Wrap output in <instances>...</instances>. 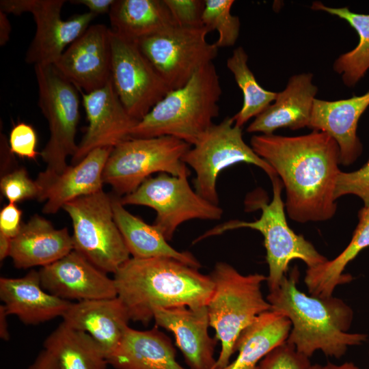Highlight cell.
<instances>
[{
    "label": "cell",
    "mask_w": 369,
    "mask_h": 369,
    "mask_svg": "<svg viewBox=\"0 0 369 369\" xmlns=\"http://www.w3.org/2000/svg\"><path fill=\"white\" fill-rule=\"evenodd\" d=\"M250 144L282 180L285 208L292 220L318 222L334 216L341 170L339 147L330 135L317 131L295 137L254 135Z\"/></svg>",
    "instance_id": "6da1fadb"
},
{
    "label": "cell",
    "mask_w": 369,
    "mask_h": 369,
    "mask_svg": "<svg viewBox=\"0 0 369 369\" xmlns=\"http://www.w3.org/2000/svg\"><path fill=\"white\" fill-rule=\"evenodd\" d=\"M113 280L131 320L144 325L154 320L155 308L207 305L214 292L210 275L169 258H130Z\"/></svg>",
    "instance_id": "7a4b0ae2"
},
{
    "label": "cell",
    "mask_w": 369,
    "mask_h": 369,
    "mask_svg": "<svg viewBox=\"0 0 369 369\" xmlns=\"http://www.w3.org/2000/svg\"><path fill=\"white\" fill-rule=\"evenodd\" d=\"M299 277L295 266L266 297L271 310L291 322L287 343L308 358L320 351L327 357L339 359L349 346L367 340L365 333L348 332L353 311L347 303L333 295L319 297L304 293L297 287Z\"/></svg>",
    "instance_id": "3957f363"
},
{
    "label": "cell",
    "mask_w": 369,
    "mask_h": 369,
    "mask_svg": "<svg viewBox=\"0 0 369 369\" xmlns=\"http://www.w3.org/2000/svg\"><path fill=\"white\" fill-rule=\"evenodd\" d=\"M222 94L213 62L184 86L170 90L133 128L131 137L171 136L193 146L219 115Z\"/></svg>",
    "instance_id": "277c9868"
},
{
    "label": "cell",
    "mask_w": 369,
    "mask_h": 369,
    "mask_svg": "<svg viewBox=\"0 0 369 369\" xmlns=\"http://www.w3.org/2000/svg\"><path fill=\"white\" fill-rule=\"evenodd\" d=\"M209 275L214 292L207 308L210 326L221 343L215 367L220 369L230 362L242 331L259 315L271 310V305L261 290L266 281L264 275H243L232 265L218 262Z\"/></svg>",
    "instance_id": "5b68a950"
},
{
    "label": "cell",
    "mask_w": 369,
    "mask_h": 369,
    "mask_svg": "<svg viewBox=\"0 0 369 369\" xmlns=\"http://www.w3.org/2000/svg\"><path fill=\"white\" fill-rule=\"evenodd\" d=\"M273 198L270 203H259L260 217L251 222L232 220L210 229L196 238L195 243L209 236L238 229L251 228L259 231L264 237L266 260L269 266L266 282L269 291L278 287L288 271L290 262L299 259L308 268L320 265L328 259L320 254L303 236L296 234L288 226L285 215V204L282 199L283 184L277 176L271 180Z\"/></svg>",
    "instance_id": "8992f818"
},
{
    "label": "cell",
    "mask_w": 369,
    "mask_h": 369,
    "mask_svg": "<svg viewBox=\"0 0 369 369\" xmlns=\"http://www.w3.org/2000/svg\"><path fill=\"white\" fill-rule=\"evenodd\" d=\"M191 146L171 136L131 137L111 150L102 173L104 184L122 197L135 191L154 173L189 176L182 157Z\"/></svg>",
    "instance_id": "52a82bcc"
},
{
    "label": "cell",
    "mask_w": 369,
    "mask_h": 369,
    "mask_svg": "<svg viewBox=\"0 0 369 369\" xmlns=\"http://www.w3.org/2000/svg\"><path fill=\"white\" fill-rule=\"evenodd\" d=\"M62 209L72 220L74 250L94 266L114 274L130 258L114 219L111 196L103 190L70 201Z\"/></svg>",
    "instance_id": "ba28073f"
},
{
    "label": "cell",
    "mask_w": 369,
    "mask_h": 369,
    "mask_svg": "<svg viewBox=\"0 0 369 369\" xmlns=\"http://www.w3.org/2000/svg\"><path fill=\"white\" fill-rule=\"evenodd\" d=\"M35 75L38 87V106L46 119L50 137L40 156L46 174L64 172L68 166L66 158L74 156L80 119L77 87L65 78L53 64L36 65Z\"/></svg>",
    "instance_id": "9c48e42d"
},
{
    "label": "cell",
    "mask_w": 369,
    "mask_h": 369,
    "mask_svg": "<svg viewBox=\"0 0 369 369\" xmlns=\"http://www.w3.org/2000/svg\"><path fill=\"white\" fill-rule=\"evenodd\" d=\"M182 161L195 172V191L208 202L219 204L217 181L220 172L234 164L245 163L262 169L271 180L275 169L247 145L242 128L227 116L213 124L182 157Z\"/></svg>",
    "instance_id": "30bf717a"
},
{
    "label": "cell",
    "mask_w": 369,
    "mask_h": 369,
    "mask_svg": "<svg viewBox=\"0 0 369 369\" xmlns=\"http://www.w3.org/2000/svg\"><path fill=\"white\" fill-rule=\"evenodd\" d=\"M188 176L166 173L147 178L135 191L120 197L125 205H139L156 211L154 225L171 241L178 227L191 219L219 220L223 209L202 196L190 186Z\"/></svg>",
    "instance_id": "8fae6325"
},
{
    "label": "cell",
    "mask_w": 369,
    "mask_h": 369,
    "mask_svg": "<svg viewBox=\"0 0 369 369\" xmlns=\"http://www.w3.org/2000/svg\"><path fill=\"white\" fill-rule=\"evenodd\" d=\"M210 31L172 27L138 41L139 46L171 90L184 86L202 67L213 62L218 48L206 40Z\"/></svg>",
    "instance_id": "7c38bea8"
},
{
    "label": "cell",
    "mask_w": 369,
    "mask_h": 369,
    "mask_svg": "<svg viewBox=\"0 0 369 369\" xmlns=\"http://www.w3.org/2000/svg\"><path fill=\"white\" fill-rule=\"evenodd\" d=\"M64 0H1L0 11L20 15L31 13L36 33L25 54L29 64H54L64 51L79 38L97 16L87 12L67 20L61 18Z\"/></svg>",
    "instance_id": "4fadbf2b"
},
{
    "label": "cell",
    "mask_w": 369,
    "mask_h": 369,
    "mask_svg": "<svg viewBox=\"0 0 369 369\" xmlns=\"http://www.w3.org/2000/svg\"><path fill=\"white\" fill-rule=\"evenodd\" d=\"M111 81L126 110L139 121L171 90L137 42L111 31Z\"/></svg>",
    "instance_id": "5bb4252c"
},
{
    "label": "cell",
    "mask_w": 369,
    "mask_h": 369,
    "mask_svg": "<svg viewBox=\"0 0 369 369\" xmlns=\"http://www.w3.org/2000/svg\"><path fill=\"white\" fill-rule=\"evenodd\" d=\"M81 92L88 126L72 156V165L81 161L96 148H113L131 138V131L139 122L124 108L111 79L98 90Z\"/></svg>",
    "instance_id": "9a60e30c"
},
{
    "label": "cell",
    "mask_w": 369,
    "mask_h": 369,
    "mask_svg": "<svg viewBox=\"0 0 369 369\" xmlns=\"http://www.w3.org/2000/svg\"><path fill=\"white\" fill-rule=\"evenodd\" d=\"M111 35L103 24L90 25L53 65L85 93L104 87L111 79Z\"/></svg>",
    "instance_id": "2e32d148"
},
{
    "label": "cell",
    "mask_w": 369,
    "mask_h": 369,
    "mask_svg": "<svg viewBox=\"0 0 369 369\" xmlns=\"http://www.w3.org/2000/svg\"><path fill=\"white\" fill-rule=\"evenodd\" d=\"M38 271L42 287L64 300L81 301L117 297L113 278L74 249Z\"/></svg>",
    "instance_id": "e0dca14e"
},
{
    "label": "cell",
    "mask_w": 369,
    "mask_h": 369,
    "mask_svg": "<svg viewBox=\"0 0 369 369\" xmlns=\"http://www.w3.org/2000/svg\"><path fill=\"white\" fill-rule=\"evenodd\" d=\"M112 150L96 148L60 174L40 172L36 182L40 189L38 200L45 201L42 213H56L67 202L102 190V173Z\"/></svg>",
    "instance_id": "ac0fdd59"
},
{
    "label": "cell",
    "mask_w": 369,
    "mask_h": 369,
    "mask_svg": "<svg viewBox=\"0 0 369 369\" xmlns=\"http://www.w3.org/2000/svg\"><path fill=\"white\" fill-rule=\"evenodd\" d=\"M156 326L171 332L190 369H215V348L218 341L208 334L207 305L191 308L178 306L154 310Z\"/></svg>",
    "instance_id": "d6986e66"
},
{
    "label": "cell",
    "mask_w": 369,
    "mask_h": 369,
    "mask_svg": "<svg viewBox=\"0 0 369 369\" xmlns=\"http://www.w3.org/2000/svg\"><path fill=\"white\" fill-rule=\"evenodd\" d=\"M369 106V91L350 98L328 101L315 98L308 128L330 135L338 144L340 164H353L361 156L358 121Z\"/></svg>",
    "instance_id": "ffe728a7"
},
{
    "label": "cell",
    "mask_w": 369,
    "mask_h": 369,
    "mask_svg": "<svg viewBox=\"0 0 369 369\" xmlns=\"http://www.w3.org/2000/svg\"><path fill=\"white\" fill-rule=\"evenodd\" d=\"M312 73L292 76L286 88L277 93L273 103L247 126L248 133L272 135L279 128L298 130L308 127L318 92Z\"/></svg>",
    "instance_id": "44dd1931"
},
{
    "label": "cell",
    "mask_w": 369,
    "mask_h": 369,
    "mask_svg": "<svg viewBox=\"0 0 369 369\" xmlns=\"http://www.w3.org/2000/svg\"><path fill=\"white\" fill-rule=\"evenodd\" d=\"M62 318L68 327L90 334L107 358L118 346L131 320L118 297L72 303Z\"/></svg>",
    "instance_id": "7402d4cb"
},
{
    "label": "cell",
    "mask_w": 369,
    "mask_h": 369,
    "mask_svg": "<svg viewBox=\"0 0 369 369\" xmlns=\"http://www.w3.org/2000/svg\"><path fill=\"white\" fill-rule=\"evenodd\" d=\"M0 299L8 315L33 325L62 317L72 303L46 292L33 269L21 277H1Z\"/></svg>",
    "instance_id": "603a6c76"
},
{
    "label": "cell",
    "mask_w": 369,
    "mask_h": 369,
    "mask_svg": "<svg viewBox=\"0 0 369 369\" xmlns=\"http://www.w3.org/2000/svg\"><path fill=\"white\" fill-rule=\"evenodd\" d=\"M74 249L66 228L56 229L49 220L35 215L23 223L12 239L10 257L17 269L49 265Z\"/></svg>",
    "instance_id": "cb8c5ba5"
},
{
    "label": "cell",
    "mask_w": 369,
    "mask_h": 369,
    "mask_svg": "<svg viewBox=\"0 0 369 369\" xmlns=\"http://www.w3.org/2000/svg\"><path fill=\"white\" fill-rule=\"evenodd\" d=\"M107 361L115 369H187L176 361L171 340L156 327L146 331L128 327Z\"/></svg>",
    "instance_id": "d4e9b609"
},
{
    "label": "cell",
    "mask_w": 369,
    "mask_h": 369,
    "mask_svg": "<svg viewBox=\"0 0 369 369\" xmlns=\"http://www.w3.org/2000/svg\"><path fill=\"white\" fill-rule=\"evenodd\" d=\"M111 206L114 219L132 258H169L196 269L201 268L200 262L191 253L177 251L168 244L154 225H150L128 212L119 196H111Z\"/></svg>",
    "instance_id": "484cf974"
},
{
    "label": "cell",
    "mask_w": 369,
    "mask_h": 369,
    "mask_svg": "<svg viewBox=\"0 0 369 369\" xmlns=\"http://www.w3.org/2000/svg\"><path fill=\"white\" fill-rule=\"evenodd\" d=\"M292 324L282 313L271 310L259 315L241 333L234 361L220 369H257L261 360L286 342Z\"/></svg>",
    "instance_id": "4316f807"
},
{
    "label": "cell",
    "mask_w": 369,
    "mask_h": 369,
    "mask_svg": "<svg viewBox=\"0 0 369 369\" xmlns=\"http://www.w3.org/2000/svg\"><path fill=\"white\" fill-rule=\"evenodd\" d=\"M108 14L111 31L135 42L176 26L163 0H114Z\"/></svg>",
    "instance_id": "83f0119b"
},
{
    "label": "cell",
    "mask_w": 369,
    "mask_h": 369,
    "mask_svg": "<svg viewBox=\"0 0 369 369\" xmlns=\"http://www.w3.org/2000/svg\"><path fill=\"white\" fill-rule=\"evenodd\" d=\"M358 223L352 238L345 249L333 260L312 268H308L304 282L310 295L328 297L336 288L351 282V275L344 273L347 264L364 249L369 247V207L358 212Z\"/></svg>",
    "instance_id": "f1b7e54d"
},
{
    "label": "cell",
    "mask_w": 369,
    "mask_h": 369,
    "mask_svg": "<svg viewBox=\"0 0 369 369\" xmlns=\"http://www.w3.org/2000/svg\"><path fill=\"white\" fill-rule=\"evenodd\" d=\"M43 346L60 369H107L109 365L102 348L90 334L64 322L48 336Z\"/></svg>",
    "instance_id": "f546056e"
},
{
    "label": "cell",
    "mask_w": 369,
    "mask_h": 369,
    "mask_svg": "<svg viewBox=\"0 0 369 369\" xmlns=\"http://www.w3.org/2000/svg\"><path fill=\"white\" fill-rule=\"evenodd\" d=\"M312 9L324 11L344 20L357 31V45L340 55L333 65L334 71L341 74L346 86H355L369 70V14L355 13L346 7L330 8L318 1L312 3Z\"/></svg>",
    "instance_id": "4dcf8cb0"
},
{
    "label": "cell",
    "mask_w": 369,
    "mask_h": 369,
    "mask_svg": "<svg viewBox=\"0 0 369 369\" xmlns=\"http://www.w3.org/2000/svg\"><path fill=\"white\" fill-rule=\"evenodd\" d=\"M248 55L242 46L236 48L226 61L243 96L241 109L233 117L234 124L241 127L251 118L263 112L275 100L277 93L264 89L257 82L247 65Z\"/></svg>",
    "instance_id": "1f68e13d"
},
{
    "label": "cell",
    "mask_w": 369,
    "mask_h": 369,
    "mask_svg": "<svg viewBox=\"0 0 369 369\" xmlns=\"http://www.w3.org/2000/svg\"><path fill=\"white\" fill-rule=\"evenodd\" d=\"M234 3V0H205L202 23L209 31L218 32L214 43L218 49L234 46L239 36L240 19L231 14Z\"/></svg>",
    "instance_id": "d6a6232c"
},
{
    "label": "cell",
    "mask_w": 369,
    "mask_h": 369,
    "mask_svg": "<svg viewBox=\"0 0 369 369\" xmlns=\"http://www.w3.org/2000/svg\"><path fill=\"white\" fill-rule=\"evenodd\" d=\"M0 189L10 203L38 199L40 189L36 180H32L24 167L16 168L4 174L0 180Z\"/></svg>",
    "instance_id": "836d02e7"
},
{
    "label": "cell",
    "mask_w": 369,
    "mask_h": 369,
    "mask_svg": "<svg viewBox=\"0 0 369 369\" xmlns=\"http://www.w3.org/2000/svg\"><path fill=\"white\" fill-rule=\"evenodd\" d=\"M334 195L336 200L346 195H356L362 200L364 206L369 207V159L355 171L340 172Z\"/></svg>",
    "instance_id": "e575fe53"
},
{
    "label": "cell",
    "mask_w": 369,
    "mask_h": 369,
    "mask_svg": "<svg viewBox=\"0 0 369 369\" xmlns=\"http://www.w3.org/2000/svg\"><path fill=\"white\" fill-rule=\"evenodd\" d=\"M310 364L308 357L286 342L267 354L257 369H308Z\"/></svg>",
    "instance_id": "d590c367"
},
{
    "label": "cell",
    "mask_w": 369,
    "mask_h": 369,
    "mask_svg": "<svg viewBox=\"0 0 369 369\" xmlns=\"http://www.w3.org/2000/svg\"><path fill=\"white\" fill-rule=\"evenodd\" d=\"M176 26L195 29L204 27L202 14L205 0H163Z\"/></svg>",
    "instance_id": "8d00e7d4"
},
{
    "label": "cell",
    "mask_w": 369,
    "mask_h": 369,
    "mask_svg": "<svg viewBox=\"0 0 369 369\" xmlns=\"http://www.w3.org/2000/svg\"><path fill=\"white\" fill-rule=\"evenodd\" d=\"M37 144V134L32 126L25 122H19L12 127L9 135L8 144L13 154L35 159L38 154Z\"/></svg>",
    "instance_id": "74e56055"
},
{
    "label": "cell",
    "mask_w": 369,
    "mask_h": 369,
    "mask_svg": "<svg viewBox=\"0 0 369 369\" xmlns=\"http://www.w3.org/2000/svg\"><path fill=\"white\" fill-rule=\"evenodd\" d=\"M21 218L22 210L16 204L9 202L0 212V233L14 238L21 228Z\"/></svg>",
    "instance_id": "f35d334b"
},
{
    "label": "cell",
    "mask_w": 369,
    "mask_h": 369,
    "mask_svg": "<svg viewBox=\"0 0 369 369\" xmlns=\"http://www.w3.org/2000/svg\"><path fill=\"white\" fill-rule=\"evenodd\" d=\"M70 2L83 5L89 9V12L98 15L109 14L114 0H72Z\"/></svg>",
    "instance_id": "ab89813d"
},
{
    "label": "cell",
    "mask_w": 369,
    "mask_h": 369,
    "mask_svg": "<svg viewBox=\"0 0 369 369\" xmlns=\"http://www.w3.org/2000/svg\"><path fill=\"white\" fill-rule=\"evenodd\" d=\"M27 369H60L53 356L43 349Z\"/></svg>",
    "instance_id": "60d3db41"
},
{
    "label": "cell",
    "mask_w": 369,
    "mask_h": 369,
    "mask_svg": "<svg viewBox=\"0 0 369 369\" xmlns=\"http://www.w3.org/2000/svg\"><path fill=\"white\" fill-rule=\"evenodd\" d=\"M11 24L6 13L0 11V46H4L10 40Z\"/></svg>",
    "instance_id": "b9f144b4"
},
{
    "label": "cell",
    "mask_w": 369,
    "mask_h": 369,
    "mask_svg": "<svg viewBox=\"0 0 369 369\" xmlns=\"http://www.w3.org/2000/svg\"><path fill=\"white\" fill-rule=\"evenodd\" d=\"M308 369H359L353 362H344L341 364H336L327 362L325 364H310Z\"/></svg>",
    "instance_id": "7bdbcfd3"
},
{
    "label": "cell",
    "mask_w": 369,
    "mask_h": 369,
    "mask_svg": "<svg viewBox=\"0 0 369 369\" xmlns=\"http://www.w3.org/2000/svg\"><path fill=\"white\" fill-rule=\"evenodd\" d=\"M8 316L6 309L3 305H0V337L3 340L10 339L8 330V323L7 316Z\"/></svg>",
    "instance_id": "ee69618b"
},
{
    "label": "cell",
    "mask_w": 369,
    "mask_h": 369,
    "mask_svg": "<svg viewBox=\"0 0 369 369\" xmlns=\"http://www.w3.org/2000/svg\"><path fill=\"white\" fill-rule=\"evenodd\" d=\"M12 238L0 233V260H3L6 257L10 256L11 250Z\"/></svg>",
    "instance_id": "f6af8a7d"
}]
</instances>
